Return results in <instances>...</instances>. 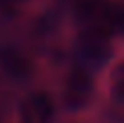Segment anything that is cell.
Returning <instances> with one entry per match:
<instances>
[{"label": "cell", "mask_w": 124, "mask_h": 123, "mask_svg": "<svg viewBox=\"0 0 124 123\" xmlns=\"http://www.w3.org/2000/svg\"><path fill=\"white\" fill-rule=\"evenodd\" d=\"M92 76L84 68H73L63 84V105L69 109H79L90 101Z\"/></svg>", "instance_id": "cell-1"}, {"label": "cell", "mask_w": 124, "mask_h": 123, "mask_svg": "<svg viewBox=\"0 0 124 123\" xmlns=\"http://www.w3.org/2000/svg\"><path fill=\"white\" fill-rule=\"evenodd\" d=\"M79 49L87 60L102 62L110 55V31L102 25H94V27L85 29L79 35Z\"/></svg>", "instance_id": "cell-2"}, {"label": "cell", "mask_w": 124, "mask_h": 123, "mask_svg": "<svg viewBox=\"0 0 124 123\" xmlns=\"http://www.w3.org/2000/svg\"><path fill=\"white\" fill-rule=\"evenodd\" d=\"M53 109V99L47 92H33L20 102V119L23 123H49Z\"/></svg>", "instance_id": "cell-3"}, {"label": "cell", "mask_w": 124, "mask_h": 123, "mask_svg": "<svg viewBox=\"0 0 124 123\" xmlns=\"http://www.w3.org/2000/svg\"><path fill=\"white\" fill-rule=\"evenodd\" d=\"M75 12L84 20L98 23L100 19H108L112 14V6L108 0H75Z\"/></svg>", "instance_id": "cell-4"}, {"label": "cell", "mask_w": 124, "mask_h": 123, "mask_svg": "<svg viewBox=\"0 0 124 123\" xmlns=\"http://www.w3.org/2000/svg\"><path fill=\"white\" fill-rule=\"evenodd\" d=\"M110 90L116 99L124 101V60H120L110 72Z\"/></svg>", "instance_id": "cell-5"}]
</instances>
